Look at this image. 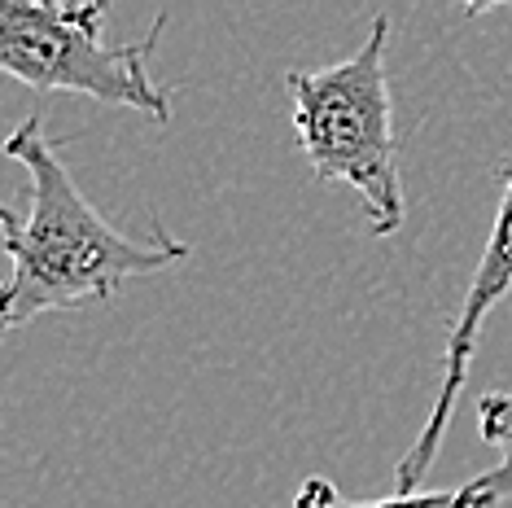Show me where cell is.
Returning <instances> with one entry per match:
<instances>
[{
	"mask_svg": "<svg viewBox=\"0 0 512 508\" xmlns=\"http://www.w3.org/2000/svg\"><path fill=\"white\" fill-rule=\"evenodd\" d=\"M5 154L27 167L31 176V211L14 206L0 211L9 250V285L0 298L5 329H18L49 311H71L84 303H106L127 281L162 272L189 259V241H176L154 224V233H119L92 206L66 163L44 136V119L31 114L5 141Z\"/></svg>",
	"mask_w": 512,
	"mask_h": 508,
	"instance_id": "1",
	"label": "cell"
},
{
	"mask_svg": "<svg viewBox=\"0 0 512 508\" xmlns=\"http://www.w3.org/2000/svg\"><path fill=\"white\" fill-rule=\"evenodd\" d=\"M499 176H504V193H499V211H495L491 237H486V246H482V259H477V268H473L469 294H464L456 320H451L447 368H442V381H438V399H434V408H429L421 438L407 447V456L399 460V469H394L399 495H416L421 491V478L434 469L438 447L451 425V412H456V399L464 390V377H469V364L477 355V333H482L486 316H491V311L504 303V294L512 290V167H504Z\"/></svg>",
	"mask_w": 512,
	"mask_h": 508,
	"instance_id": "4",
	"label": "cell"
},
{
	"mask_svg": "<svg viewBox=\"0 0 512 508\" xmlns=\"http://www.w3.org/2000/svg\"><path fill=\"white\" fill-rule=\"evenodd\" d=\"M101 22V0H0V66L36 92H79L167 123L171 92L149 75L167 18H154L149 36L132 44H110Z\"/></svg>",
	"mask_w": 512,
	"mask_h": 508,
	"instance_id": "3",
	"label": "cell"
},
{
	"mask_svg": "<svg viewBox=\"0 0 512 508\" xmlns=\"http://www.w3.org/2000/svg\"><path fill=\"white\" fill-rule=\"evenodd\" d=\"M390 22L372 18L368 40L346 62L320 71H285L294 101V132L311 176L320 184H346L364 198L368 233L390 237L403 224V171L394 141L390 71H386Z\"/></svg>",
	"mask_w": 512,
	"mask_h": 508,
	"instance_id": "2",
	"label": "cell"
},
{
	"mask_svg": "<svg viewBox=\"0 0 512 508\" xmlns=\"http://www.w3.org/2000/svg\"><path fill=\"white\" fill-rule=\"evenodd\" d=\"M294 508H473L469 491L456 487V491H416V495H386V500H364V504H351L337 495V487L329 478H307L294 495Z\"/></svg>",
	"mask_w": 512,
	"mask_h": 508,
	"instance_id": "6",
	"label": "cell"
},
{
	"mask_svg": "<svg viewBox=\"0 0 512 508\" xmlns=\"http://www.w3.org/2000/svg\"><path fill=\"white\" fill-rule=\"evenodd\" d=\"M477 421H482V438L499 447V465L486 469L482 478L464 482L473 508H491L512 495V395L491 390V395L477 399Z\"/></svg>",
	"mask_w": 512,
	"mask_h": 508,
	"instance_id": "5",
	"label": "cell"
}]
</instances>
